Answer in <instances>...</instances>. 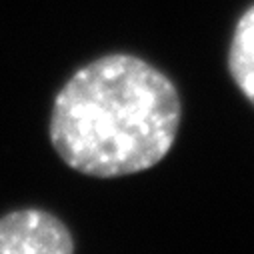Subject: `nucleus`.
Listing matches in <instances>:
<instances>
[{
  "mask_svg": "<svg viewBox=\"0 0 254 254\" xmlns=\"http://www.w3.org/2000/svg\"><path fill=\"white\" fill-rule=\"evenodd\" d=\"M180 114L178 90L164 72L138 56L108 54L58 90L48 134L72 170L118 178L148 170L170 152Z\"/></svg>",
  "mask_w": 254,
  "mask_h": 254,
  "instance_id": "nucleus-1",
  "label": "nucleus"
},
{
  "mask_svg": "<svg viewBox=\"0 0 254 254\" xmlns=\"http://www.w3.org/2000/svg\"><path fill=\"white\" fill-rule=\"evenodd\" d=\"M0 254H74L70 230L40 208L0 216Z\"/></svg>",
  "mask_w": 254,
  "mask_h": 254,
  "instance_id": "nucleus-2",
  "label": "nucleus"
},
{
  "mask_svg": "<svg viewBox=\"0 0 254 254\" xmlns=\"http://www.w3.org/2000/svg\"><path fill=\"white\" fill-rule=\"evenodd\" d=\"M228 68L238 90L254 106V4L242 12L234 26Z\"/></svg>",
  "mask_w": 254,
  "mask_h": 254,
  "instance_id": "nucleus-3",
  "label": "nucleus"
}]
</instances>
